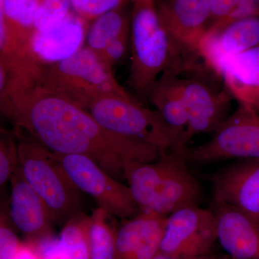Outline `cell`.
Returning <instances> with one entry per match:
<instances>
[{
	"instance_id": "6da1fadb",
	"label": "cell",
	"mask_w": 259,
	"mask_h": 259,
	"mask_svg": "<svg viewBox=\"0 0 259 259\" xmlns=\"http://www.w3.org/2000/svg\"><path fill=\"white\" fill-rule=\"evenodd\" d=\"M3 113L52 152L89 156L115 179L124 178L129 162L155 161L164 152L108 131L66 95L38 84L13 99Z\"/></svg>"
},
{
	"instance_id": "7a4b0ae2",
	"label": "cell",
	"mask_w": 259,
	"mask_h": 259,
	"mask_svg": "<svg viewBox=\"0 0 259 259\" xmlns=\"http://www.w3.org/2000/svg\"><path fill=\"white\" fill-rule=\"evenodd\" d=\"M183 149L163 152L155 161L126 164L124 179L141 212L167 217L178 209L201 203L202 185L189 168Z\"/></svg>"
},
{
	"instance_id": "3957f363",
	"label": "cell",
	"mask_w": 259,
	"mask_h": 259,
	"mask_svg": "<svg viewBox=\"0 0 259 259\" xmlns=\"http://www.w3.org/2000/svg\"><path fill=\"white\" fill-rule=\"evenodd\" d=\"M131 71L127 85L141 100L156 80L172 67H184L162 23L158 0H131Z\"/></svg>"
},
{
	"instance_id": "277c9868",
	"label": "cell",
	"mask_w": 259,
	"mask_h": 259,
	"mask_svg": "<svg viewBox=\"0 0 259 259\" xmlns=\"http://www.w3.org/2000/svg\"><path fill=\"white\" fill-rule=\"evenodd\" d=\"M19 166L25 180L47 204L56 224L66 223L80 212V191L56 160L54 153L36 139L15 126Z\"/></svg>"
},
{
	"instance_id": "5b68a950",
	"label": "cell",
	"mask_w": 259,
	"mask_h": 259,
	"mask_svg": "<svg viewBox=\"0 0 259 259\" xmlns=\"http://www.w3.org/2000/svg\"><path fill=\"white\" fill-rule=\"evenodd\" d=\"M37 84L66 95L83 108L102 95L132 97L116 80L113 69L86 46L67 59L45 66Z\"/></svg>"
},
{
	"instance_id": "8992f818",
	"label": "cell",
	"mask_w": 259,
	"mask_h": 259,
	"mask_svg": "<svg viewBox=\"0 0 259 259\" xmlns=\"http://www.w3.org/2000/svg\"><path fill=\"white\" fill-rule=\"evenodd\" d=\"M83 109L108 131L141 140L164 152L177 149L180 145V136L159 113L146 108L134 97L102 95L90 100Z\"/></svg>"
},
{
	"instance_id": "52a82bcc",
	"label": "cell",
	"mask_w": 259,
	"mask_h": 259,
	"mask_svg": "<svg viewBox=\"0 0 259 259\" xmlns=\"http://www.w3.org/2000/svg\"><path fill=\"white\" fill-rule=\"evenodd\" d=\"M183 156L187 164L193 166L226 160L259 158L258 112L249 105L238 104L208 141L184 148Z\"/></svg>"
},
{
	"instance_id": "ba28073f",
	"label": "cell",
	"mask_w": 259,
	"mask_h": 259,
	"mask_svg": "<svg viewBox=\"0 0 259 259\" xmlns=\"http://www.w3.org/2000/svg\"><path fill=\"white\" fill-rule=\"evenodd\" d=\"M54 155L76 188L93 197L100 208L121 218L141 212L129 186L117 182L93 158L79 154Z\"/></svg>"
},
{
	"instance_id": "9c48e42d",
	"label": "cell",
	"mask_w": 259,
	"mask_h": 259,
	"mask_svg": "<svg viewBox=\"0 0 259 259\" xmlns=\"http://www.w3.org/2000/svg\"><path fill=\"white\" fill-rule=\"evenodd\" d=\"M217 240L212 211L190 206L167 217L159 252L177 258H200L209 255Z\"/></svg>"
},
{
	"instance_id": "30bf717a",
	"label": "cell",
	"mask_w": 259,
	"mask_h": 259,
	"mask_svg": "<svg viewBox=\"0 0 259 259\" xmlns=\"http://www.w3.org/2000/svg\"><path fill=\"white\" fill-rule=\"evenodd\" d=\"M180 90L188 123L177 149L187 147L196 135L213 134L230 115L228 111L233 99L226 89L218 91L198 78L180 76Z\"/></svg>"
},
{
	"instance_id": "8fae6325",
	"label": "cell",
	"mask_w": 259,
	"mask_h": 259,
	"mask_svg": "<svg viewBox=\"0 0 259 259\" xmlns=\"http://www.w3.org/2000/svg\"><path fill=\"white\" fill-rule=\"evenodd\" d=\"M259 45V16L246 17L207 29L199 39L196 55L219 76L233 58Z\"/></svg>"
},
{
	"instance_id": "7c38bea8",
	"label": "cell",
	"mask_w": 259,
	"mask_h": 259,
	"mask_svg": "<svg viewBox=\"0 0 259 259\" xmlns=\"http://www.w3.org/2000/svg\"><path fill=\"white\" fill-rule=\"evenodd\" d=\"M214 0H158L162 23L177 54L194 60L199 39L208 27Z\"/></svg>"
},
{
	"instance_id": "4fadbf2b",
	"label": "cell",
	"mask_w": 259,
	"mask_h": 259,
	"mask_svg": "<svg viewBox=\"0 0 259 259\" xmlns=\"http://www.w3.org/2000/svg\"><path fill=\"white\" fill-rule=\"evenodd\" d=\"M213 199L243 211L259 221V158L239 159L209 177Z\"/></svg>"
},
{
	"instance_id": "5bb4252c",
	"label": "cell",
	"mask_w": 259,
	"mask_h": 259,
	"mask_svg": "<svg viewBox=\"0 0 259 259\" xmlns=\"http://www.w3.org/2000/svg\"><path fill=\"white\" fill-rule=\"evenodd\" d=\"M220 244L231 259H259V221L243 211L212 200Z\"/></svg>"
},
{
	"instance_id": "9a60e30c",
	"label": "cell",
	"mask_w": 259,
	"mask_h": 259,
	"mask_svg": "<svg viewBox=\"0 0 259 259\" xmlns=\"http://www.w3.org/2000/svg\"><path fill=\"white\" fill-rule=\"evenodd\" d=\"M9 213L13 226L27 241H39L53 235L50 212L40 196L25 180L20 166L10 178Z\"/></svg>"
},
{
	"instance_id": "2e32d148",
	"label": "cell",
	"mask_w": 259,
	"mask_h": 259,
	"mask_svg": "<svg viewBox=\"0 0 259 259\" xmlns=\"http://www.w3.org/2000/svg\"><path fill=\"white\" fill-rule=\"evenodd\" d=\"M89 24L73 11L59 25L35 31L29 44L30 54L44 67L67 59L85 45Z\"/></svg>"
},
{
	"instance_id": "e0dca14e",
	"label": "cell",
	"mask_w": 259,
	"mask_h": 259,
	"mask_svg": "<svg viewBox=\"0 0 259 259\" xmlns=\"http://www.w3.org/2000/svg\"><path fill=\"white\" fill-rule=\"evenodd\" d=\"M167 217L140 212L125 221L116 234L115 259L153 258L159 252Z\"/></svg>"
},
{
	"instance_id": "ac0fdd59",
	"label": "cell",
	"mask_w": 259,
	"mask_h": 259,
	"mask_svg": "<svg viewBox=\"0 0 259 259\" xmlns=\"http://www.w3.org/2000/svg\"><path fill=\"white\" fill-rule=\"evenodd\" d=\"M220 77L238 103L259 112V45L228 61Z\"/></svg>"
},
{
	"instance_id": "d6986e66",
	"label": "cell",
	"mask_w": 259,
	"mask_h": 259,
	"mask_svg": "<svg viewBox=\"0 0 259 259\" xmlns=\"http://www.w3.org/2000/svg\"><path fill=\"white\" fill-rule=\"evenodd\" d=\"M182 72L178 68L167 69L156 80L147 97L167 125L180 136V140L188 123L180 90Z\"/></svg>"
},
{
	"instance_id": "ffe728a7",
	"label": "cell",
	"mask_w": 259,
	"mask_h": 259,
	"mask_svg": "<svg viewBox=\"0 0 259 259\" xmlns=\"http://www.w3.org/2000/svg\"><path fill=\"white\" fill-rule=\"evenodd\" d=\"M131 36V5L101 15L89 25L85 45L100 56L112 44Z\"/></svg>"
},
{
	"instance_id": "44dd1931",
	"label": "cell",
	"mask_w": 259,
	"mask_h": 259,
	"mask_svg": "<svg viewBox=\"0 0 259 259\" xmlns=\"http://www.w3.org/2000/svg\"><path fill=\"white\" fill-rule=\"evenodd\" d=\"M40 0H0V31L29 47Z\"/></svg>"
},
{
	"instance_id": "7402d4cb",
	"label": "cell",
	"mask_w": 259,
	"mask_h": 259,
	"mask_svg": "<svg viewBox=\"0 0 259 259\" xmlns=\"http://www.w3.org/2000/svg\"><path fill=\"white\" fill-rule=\"evenodd\" d=\"M90 216L76 213L65 223L59 238V251L65 259H90Z\"/></svg>"
},
{
	"instance_id": "603a6c76",
	"label": "cell",
	"mask_w": 259,
	"mask_h": 259,
	"mask_svg": "<svg viewBox=\"0 0 259 259\" xmlns=\"http://www.w3.org/2000/svg\"><path fill=\"white\" fill-rule=\"evenodd\" d=\"M111 214L97 208L90 216V259H115L117 231L109 222Z\"/></svg>"
},
{
	"instance_id": "cb8c5ba5",
	"label": "cell",
	"mask_w": 259,
	"mask_h": 259,
	"mask_svg": "<svg viewBox=\"0 0 259 259\" xmlns=\"http://www.w3.org/2000/svg\"><path fill=\"white\" fill-rule=\"evenodd\" d=\"M251 16H259V0H214L207 30Z\"/></svg>"
},
{
	"instance_id": "d4e9b609",
	"label": "cell",
	"mask_w": 259,
	"mask_h": 259,
	"mask_svg": "<svg viewBox=\"0 0 259 259\" xmlns=\"http://www.w3.org/2000/svg\"><path fill=\"white\" fill-rule=\"evenodd\" d=\"M19 164L18 143L15 128H1L0 134V185L10 180Z\"/></svg>"
},
{
	"instance_id": "484cf974",
	"label": "cell",
	"mask_w": 259,
	"mask_h": 259,
	"mask_svg": "<svg viewBox=\"0 0 259 259\" xmlns=\"http://www.w3.org/2000/svg\"><path fill=\"white\" fill-rule=\"evenodd\" d=\"M70 0H41L35 20V31L59 25L72 13Z\"/></svg>"
},
{
	"instance_id": "4316f807",
	"label": "cell",
	"mask_w": 259,
	"mask_h": 259,
	"mask_svg": "<svg viewBox=\"0 0 259 259\" xmlns=\"http://www.w3.org/2000/svg\"><path fill=\"white\" fill-rule=\"evenodd\" d=\"M73 11L90 23L101 15L131 5V0H70Z\"/></svg>"
},
{
	"instance_id": "83f0119b",
	"label": "cell",
	"mask_w": 259,
	"mask_h": 259,
	"mask_svg": "<svg viewBox=\"0 0 259 259\" xmlns=\"http://www.w3.org/2000/svg\"><path fill=\"white\" fill-rule=\"evenodd\" d=\"M2 207L0 214V259H15L21 242L15 234L9 209Z\"/></svg>"
},
{
	"instance_id": "f1b7e54d",
	"label": "cell",
	"mask_w": 259,
	"mask_h": 259,
	"mask_svg": "<svg viewBox=\"0 0 259 259\" xmlns=\"http://www.w3.org/2000/svg\"><path fill=\"white\" fill-rule=\"evenodd\" d=\"M15 259H40L35 245L30 242H23L20 245Z\"/></svg>"
},
{
	"instance_id": "f546056e",
	"label": "cell",
	"mask_w": 259,
	"mask_h": 259,
	"mask_svg": "<svg viewBox=\"0 0 259 259\" xmlns=\"http://www.w3.org/2000/svg\"><path fill=\"white\" fill-rule=\"evenodd\" d=\"M152 259H213L210 255H207V256L200 257V258H177V257L172 256V255L166 254V253H161V252H158L157 254L155 255Z\"/></svg>"
},
{
	"instance_id": "4dcf8cb0",
	"label": "cell",
	"mask_w": 259,
	"mask_h": 259,
	"mask_svg": "<svg viewBox=\"0 0 259 259\" xmlns=\"http://www.w3.org/2000/svg\"><path fill=\"white\" fill-rule=\"evenodd\" d=\"M40 1H41V0H40Z\"/></svg>"
}]
</instances>
